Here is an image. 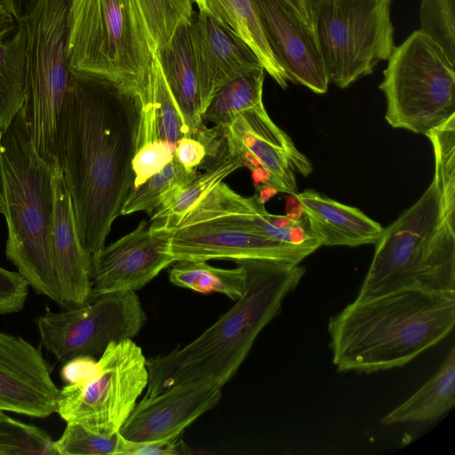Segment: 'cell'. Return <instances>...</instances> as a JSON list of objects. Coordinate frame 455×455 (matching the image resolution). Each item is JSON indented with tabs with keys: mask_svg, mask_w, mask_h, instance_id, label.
Here are the masks:
<instances>
[{
	"mask_svg": "<svg viewBox=\"0 0 455 455\" xmlns=\"http://www.w3.org/2000/svg\"><path fill=\"white\" fill-rule=\"evenodd\" d=\"M294 11L299 19L313 28L310 0H284Z\"/></svg>",
	"mask_w": 455,
	"mask_h": 455,
	"instance_id": "obj_41",
	"label": "cell"
},
{
	"mask_svg": "<svg viewBox=\"0 0 455 455\" xmlns=\"http://www.w3.org/2000/svg\"><path fill=\"white\" fill-rule=\"evenodd\" d=\"M59 393L42 352L0 331V411L47 418L56 412Z\"/></svg>",
	"mask_w": 455,
	"mask_h": 455,
	"instance_id": "obj_15",
	"label": "cell"
},
{
	"mask_svg": "<svg viewBox=\"0 0 455 455\" xmlns=\"http://www.w3.org/2000/svg\"><path fill=\"white\" fill-rule=\"evenodd\" d=\"M197 172V170L188 171L173 155L160 171L130 190L120 215L139 212H153L171 194L188 183Z\"/></svg>",
	"mask_w": 455,
	"mask_h": 455,
	"instance_id": "obj_29",
	"label": "cell"
},
{
	"mask_svg": "<svg viewBox=\"0 0 455 455\" xmlns=\"http://www.w3.org/2000/svg\"><path fill=\"white\" fill-rule=\"evenodd\" d=\"M147 321L133 291L91 298L84 305L46 311L36 318L41 345L66 363L80 356H98L112 342L132 339Z\"/></svg>",
	"mask_w": 455,
	"mask_h": 455,
	"instance_id": "obj_11",
	"label": "cell"
},
{
	"mask_svg": "<svg viewBox=\"0 0 455 455\" xmlns=\"http://www.w3.org/2000/svg\"><path fill=\"white\" fill-rule=\"evenodd\" d=\"M174 156L188 171H196L209 156L208 148L199 136L185 134L176 144Z\"/></svg>",
	"mask_w": 455,
	"mask_h": 455,
	"instance_id": "obj_38",
	"label": "cell"
},
{
	"mask_svg": "<svg viewBox=\"0 0 455 455\" xmlns=\"http://www.w3.org/2000/svg\"><path fill=\"white\" fill-rule=\"evenodd\" d=\"M435 174L422 196L377 240L358 297L398 290L455 291V145H433Z\"/></svg>",
	"mask_w": 455,
	"mask_h": 455,
	"instance_id": "obj_2",
	"label": "cell"
},
{
	"mask_svg": "<svg viewBox=\"0 0 455 455\" xmlns=\"http://www.w3.org/2000/svg\"><path fill=\"white\" fill-rule=\"evenodd\" d=\"M392 0H310L313 29L329 77L339 88L371 74L393 52Z\"/></svg>",
	"mask_w": 455,
	"mask_h": 455,
	"instance_id": "obj_9",
	"label": "cell"
},
{
	"mask_svg": "<svg viewBox=\"0 0 455 455\" xmlns=\"http://www.w3.org/2000/svg\"><path fill=\"white\" fill-rule=\"evenodd\" d=\"M258 190L259 193L256 194L260 202L263 203L264 204L270 199V197H272L274 195L277 193V190L275 188L267 184H265L263 187H259Z\"/></svg>",
	"mask_w": 455,
	"mask_h": 455,
	"instance_id": "obj_43",
	"label": "cell"
},
{
	"mask_svg": "<svg viewBox=\"0 0 455 455\" xmlns=\"http://www.w3.org/2000/svg\"><path fill=\"white\" fill-rule=\"evenodd\" d=\"M54 172L35 148L22 107L0 131L5 255L36 293L60 304L51 246Z\"/></svg>",
	"mask_w": 455,
	"mask_h": 455,
	"instance_id": "obj_5",
	"label": "cell"
},
{
	"mask_svg": "<svg viewBox=\"0 0 455 455\" xmlns=\"http://www.w3.org/2000/svg\"><path fill=\"white\" fill-rule=\"evenodd\" d=\"M420 30L455 64V0H421Z\"/></svg>",
	"mask_w": 455,
	"mask_h": 455,
	"instance_id": "obj_34",
	"label": "cell"
},
{
	"mask_svg": "<svg viewBox=\"0 0 455 455\" xmlns=\"http://www.w3.org/2000/svg\"><path fill=\"white\" fill-rule=\"evenodd\" d=\"M68 51L72 70L111 81L140 106L149 101L153 53L129 0H73Z\"/></svg>",
	"mask_w": 455,
	"mask_h": 455,
	"instance_id": "obj_6",
	"label": "cell"
},
{
	"mask_svg": "<svg viewBox=\"0 0 455 455\" xmlns=\"http://www.w3.org/2000/svg\"><path fill=\"white\" fill-rule=\"evenodd\" d=\"M191 21L180 24L156 54L188 134L195 136L204 125Z\"/></svg>",
	"mask_w": 455,
	"mask_h": 455,
	"instance_id": "obj_22",
	"label": "cell"
},
{
	"mask_svg": "<svg viewBox=\"0 0 455 455\" xmlns=\"http://www.w3.org/2000/svg\"><path fill=\"white\" fill-rule=\"evenodd\" d=\"M222 129L228 150L241 158L243 166L265 169L270 176L268 185L277 192L297 194L295 172L307 176L313 171L291 139L272 121L264 104L239 113Z\"/></svg>",
	"mask_w": 455,
	"mask_h": 455,
	"instance_id": "obj_13",
	"label": "cell"
},
{
	"mask_svg": "<svg viewBox=\"0 0 455 455\" xmlns=\"http://www.w3.org/2000/svg\"><path fill=\"white\" fill-rule=\"evenodd\" d=\"M191 39L203 111L227 83L262 66L244 41L204 12L192 19Z\"/></svg>",
	"mask_w": 455,
	"mask_h": 455,
	"instance_id": "obj_19",
	"label": "cell"
},
{
	"mask_svg": "<svg viewBox=\"0 0 455 455\" xmlns=\"http://www.w3.org/2000/svg\"><path fill=\"white\" fill-rule=\"evenodd\" d=\"M202 166L203 172H198L153 212L149 221L152 227L177 228L190 209L225 178L242 167L243 162L227 147L219 156L205 160Z\"/></svg>",
	"mask_w": 455,
	"mask_h": 455,
	"instance_id": "obj_23",
	"label": "cell"
},
{
	"mask_svg": "<svg viewBox=\"0 0 455 455\" xmlns=\"http://www.w3.org/2000/svg\"><path fill=\"white\" fill-rule=\"evenodd\" d=\"M455 404V349L452 347L435 373L410 398L382 418L395 425L433 421Z\"/></svg>",
	"mask_w": 455,
	"mask_h": 455,
	"instance_id": "obj_25",
	"label": "cell"
},
{
	"mask_svg": "<svg viewBox=\"0 0 455 455\" xmlns=\"http://www.w3.org/2000/svg\"><path fill=\"white\" fill-rule=\"evenodd\" d=\"M19 22H25L39 0H3Z\"/></svg>",
	"mask_w": 455,
	"mask_h": 455,
	"instance_id": "obj_39",
	"label": "cell"
},
{
	"mask_svg": "<svg viewBox=\"0 0 455 455\" xmlns=\"http://www.w3.org/2000/svg\"><path fill=\"white\" fill-rule=\"evenodd\" d=\"M172 148L164 142L157 132L156 115L151 100L140 106V122L137 149L132 161L133 187H138L160 171L173 156Z\"/></svg>",
	"mask_w": 455,
	"mask_h": 455,
	"instance_id": "obj_31",
	"label": "cell"
},
{
	"mask_svg": "<svg viewBox=\"0 0 455 455\" xmlns=\"http://www.w3.org/2000/svg\"><path fill=\"white\" fill-rule=\"evenodd\" d=\"M265 74L261 66L227 83L214 94L204 109V121L226 127L239 113L263 105Z\"/></svg>",
	"mask_w": 455,
	"mask_h": 455,
	"instance_id": "obj_28",
	"label": "cell"
},
{
	"mask_svg": "<svg viewBox=\"0 0 455 455\" xmlns=\"http://www.w3.org/2000/svg\"><path fill=\"white\" fill-rule=\"evenodd\" d=\"M142 22L153 55L167 44L177 27L192 20V0H129Z\"/></svg>",
	"mask_w": 455,
	"mask_h": 455,
	"instance_id": "obj_30",
	"label": "cell"
},
{
	"mask_svg": "<svg viewBox=\"0 0 455 455\" xmlns=\"http://www.w3.org/2000/svg\"><path fill=\"white\" fill-rule=\"evenodd\" d=\"M310 234L321 245L359 246L375 243L383 228L357 208L329 198L315 189L295 194Z\"/></svg>",
	"mask_w": 455,
	"mask_h": 455,
	"instance_id": "obj_21",
	"label": "cell"
},
{
	"mask_svg": "<svg viewBox=\"0 0 455 455\" xmlns=\"http://www.w3.org/2000/svg\"><path fill=\"white\" fill-rule=\"evenodd\" d=\"M51 435L0 411V455H57Z\"/></svg>",
	"mask_w": 455,
	"mask_h": 455,
	"instance_id": "obj_33",
	"label": "cell"
},
{
	"mask_svg": "<svg viewBox=\"0 0 455 455\" xmlns=\"http://www.w3.org/2000/svg\"><path fill=\"white\" fill-rule=\"evenodd\" d=\"M221 388L212 383L189 382L143 397L119 433L133 442L157 441L183 434L187 427L217 405Z\"/></svg>",
	"mask_w": 455,
	"mask_h": 455,
	"instance_id": "obj_17",
	"label": "cell"
},
{
	"mask_svg": "<svg viewBox=\"0 0 455 455\" xmlns=\"http://www.w3.org/2000/svg\"><path fill=\"white\" fill-rule=\"evenodd\" d=\"M202 221L220 222L294 244L319 242L310 234L304 215L295 220L271 214L257 194L243 196L223 181L198 201L179 226Z\"/></svg>",
	"mask_w": 455,
	"mask_h": 455,
	"instance_id": "obj_18",
	"label": "cell"
},
{
	"mask_svg": "<svg viewBox=\"0 0 455 455\" xmlns=\"http://www.w3.org/2000/svg\"><path fill=\"white\" fill-rule=\"evenodd\" d=\"M169 279L176 286L208 294L220 293L234 301L246 290V270L236 263L235 268H220L201 260L175 261L169 271Z\"/></svg>",
	"mask_w": 455,
	"mask_h": 455,
	"instance_id": "obj_27",
	"label": "cell"
},
{
	"mask_svg": "<svg viewBox=\"0 0 455 455\" xmlns=\"http://www.w3.org/2000/svg\"><path fill=\"white\" fill-rule=\"evenodd\" d=\"M140 122L135 95L72 70L58 120L57 162L91 264L133 187Z\"/></svg>",
	"mask_w": 455,
	"mask_h": 455,
	"instance_id": "obj_1",
	"label": "cell"
},
{
	"mask_svg": "<svg viewBox=\"0 0 455 455\" xmlns=\"http://www.w3.org/2000/svg\"><path fill=\"white\" fill-rule=\"evenodd\" d=\"M192 452L182 434L151 442L129 441L121 435L117 455H186Z\"/></svg>",
	"mask_w": 455,
	"mask_h": 455,
	"instance_id": "obj_37",
	"label": "cell"
},
{
	"mask_svg": "<svg viewBox=\"0 0 455 455\" xmlns=\"http://www.w3.org/2000/svg\"><path fill=\"white\" fill-rule=\"evenodd\" d=\"M204 12L235 32L255 52L265 71L283 88L288 86L251 0H194Z\"/></svg>",
	"mask_w": 455,
	"mask_h": 455,
	"instance_id": "obj_24",
	"label": "cell"
},
{
	"mask_svg": "<svg viewBox=\"0 0 455 455\" xmlns=\"http://www.w3.org/2000/svg\"><path fill=\"white\" fill-rule=\"evenodd\" d=\"M148 77L150 100L156 115L158 135L174 151L177 142L188 132L156 53L153 55Z\"/></svg>",
	"mask_w": 455,
	"mask_h": 455,
	"instance_id": "obj_32",
	"label": "cell"
},
{
	"mask_svg": "<svg viewBox=\"0 0 455 455\" xmlns=\"http://www.w3.org/2000/svg\"><path fill=\"white\" fill-rule=\"evenodd\" d=\"M20 26V22L12 14L3 0H0V43L12 35Z\"/></svg>",
	"mask_w": 455,
	"mask_h": 455,
	"instance_id": "obj_40",
	"label": "cell"
},
{
	"mask_svg": "<svg viewBox=\"0 0 455 455\" xmlns=\"http://www.w3.org/2000/svg\"><path fill=\"white\" fill-rule=\"evenodd\" d=\"M148 383L141 348L132 339L112 342L87 375L60 389L56 412L66 423L111 435L119 432Z\"/></svg>",
	"mask_w": 455,
	"mask_h": 455,
	"instance_id": "obj_10",
	"label": "cell"
},
{
	"mask_svg": "<svg viewBox=\"0 0 455 455\" xmlns=\"http://www.w3.org/2000/svg\"><path fill=\"white\" fill-rule=\"evenodd\" d=\"M286 216L295 220L303 217L301 204H299L295 195H291V196H289L287 199Z\"/></svg>",
	"mask_w": 455,
	"mask_h": 455,
	"instance_id": "obj_42",
	"label": "cell"
},
{
	"mask_svg": "<svg viewBox=\"0 0 455 455\" xmlns=\"http://www.w3.org/2000/svg\"><path fill=\"white\" fill-rule=\"evenodd\" d=\"M73 0H39L24 22L27 84L24 110L39 155L54 168L57 126L72 68L68 51Z\"/></svg>",
	"mask_w": 455,
	"mask_h": 455,
	"instance_id": "obj_7",
	"label": "cell"
},
{
	"mask_svg": "<svg viewBox=\"0 0 455 455\" xmlns=\"http://www.w3.org/2000/svg\"><path fill=\"white\" fill-rule=\"evenodd\" d=\"M251 1L287 80L315 93H325L330 80L314 29L303 23L284 0Z\"/></svg>",
	"mask_w": 455,
	"mask_h": 455,
	"instance_id": "obj_16",
	"label": "cell"
},
{
	"mask_svg": "<svg viewBox=\"0 0 455 455\" xmlns=\"http://www.w3.org/2000/svg\"><path fill=\"white\" fill-rule=\"evenodd\" d=\"M319 242L294 244L215 221L173 228L170 252L178 260H268L297 265L319 247Z\"/></svg>",
	"mask_w": 455,
	"mask_h": 455,
	"instance_id": "obj_12",
	"label": "cell"
},
{
	"mask_svg": "<svg viewBox=\"0 0 455 455\" xmlns=\"http://www.w3.org/2000/svg\"><path fill=\"white\" fill-rule=\"evenodd\" d=\"M235 263L246 270L243 295L193 341L147 360L148 383L144 397L182 383L206 382L222 387L306 273L299 264L252 259Z\"/></svg>",
	"mask_w": 455,
	"mask_h": 455,
	"instance_id": "obj_4",
	"label": "cell"
},
{
	"mask_svg": "<svg viewBox=\"0 0 455 455\" xmlns=\"http://www.w3.org/2000/svg\"><path fill=\"white\" fill-rule=\"evenodd\" d=\"M172 230L142 220L135 229L108 246L92 261V296L137 291L176 259L170 252Z\"/></svg>",
	"mask_w": 455,
	"mask_h": 455,
	"instance_id": "obj_14",
	"label": "cell"
},
{
	"mask_svg": "<svg viewBox=\"0 0 455 455\" xmlns=\"http://www.w3.org/2000/svg\"><path fill=\"white\" fill-rule=\"evenodd\" d=\"M4 200L1 173H0V213L4 214Z\"/></svg>",
	"mask_w": 455,
	"mask_h": 455,
	"instance_id": "obj_44",
	"label": "cell"
},
{
	"mask_svg": "<svg viewBox=\"0 0 455 455\" xmlns=\"http://www.w3.org/2000/svg\"><path fill=\"white\" fill-rule=\"evenodd\" d=\"M455 323V291L398 290L356 297L328 323L339 371L403 367L446 338Z\"/></svg>",
	"mask_w": 455,
	"mask_h": 455,
	"instance_id": "obj_3",
	"label": "cell"
},
{
	"mask_svg": "<svg viewBox=\"0 0 455 455\" xmlns=\"http://www.w3.org/2000/svg\"><path fill=\"white\" fill-rule=\"evenodd\" d=\"M27 32L24 22L12 37L0 43V131L24 105L27 84Z\"/></svg>",
	"mask_w": 455,
	"mask_h": 455,
	"instance_id": "obj_26",
	"label": "cell"
},
{
	"mask_svg": "<svg viewBox=\"0 0 455 455\" xmlns=\"http://www.w3.org/2000/svg\"><path fill=\"white\" fill-rule=\"evenodd\" d=\"M120 433L103 435L74 423H67L61 436L53 441L57 455H117Z\"/></svg>",
	"mask_w": 455,
	"mask_h": 455,
	"instance_id": "obj_35",
	"label": "cell"
},
{
	"mask_svg": "<svg viewBox=\"0 0 455 455\" xmlns=\"http://www.w3.org/2000/svg\"><path fill=\"white\" fill-rule=\"evenodd\" d=\"M51 246L59 305L63 308L84 305L92 296V264L80 242L70 194L59 167L53 175Z\"/></svg>",
	"mask_w": 455,
	"mask_h": 455,
	"instance_id": "obj_20",
	"label": "cell"
},
{
	"mask_svg": "<svg viewBox=\"0 0 455 455\" xmlns=\"http://www.w3.org/2000/svg\"><path fill=\"white\" fill-rule=\"evenodd\" d=\"M28 283L18 272L0 266V315L18 313L24 308Z\"/></svg>",
	"mask_w": 455,
	"mask_h": 455,
	"instance_id": "obj_36",
	"label": "cell"
},
{
	"mask_svg": "<svg viewBox=\"0 0 455 455\" xmlns=\"http://www.w3.org/2000/svg\"><path fill=\"white\" fill-rule=\"evenodd\" d=\"M379 89L393 128L427 134L455 115V69L443 49L420 30L391 53Z\"/></svg>",
	"mask_w": 455,
	"mask_h": 455,
	"instance_id": "obj_8",
	"label": "cell"
}]
</instances>
